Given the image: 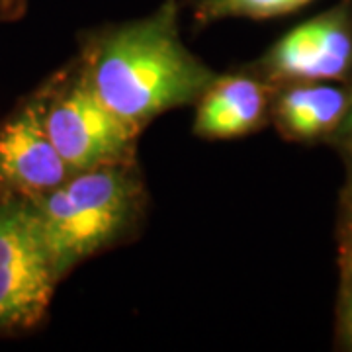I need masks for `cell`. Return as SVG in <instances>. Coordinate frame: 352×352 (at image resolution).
Returning <instances> with one entry per match:
<instances>
[{"instance_id": "cell-1", "label": "cell", "mask_w": 352, "mask_h": 352, "mask_svg": "<svg viewBox=\"0 0 352 352\" xmlns=\"http://www.w3.org/2000/svg\"><path fill=\"white\" fill-rule=\"evenodd\" d=\"M178 14V0H164L149 16L90 34L82 45L78 67L90 87L139 133L161 113L196 104L217 76L184 45Z\"/></svg>"}, {"instance_id": "cell-2", "label": "cell", "mask_w": 352, "mask_h": 352, "mask_svg": "<svg viewBox=\"0 0 352 352\" xmlns=\"http://www.w3.org/2000/svg\"><path fill=\"white\" fill-rule=\"evenodd\" d=\"M34 201L59 280L76 264L129 235L143 217L147 194L135 163L73 173Z\"/></svg>"}, {"instance_id": "cell-3", "label": "cell", "mask_w": 352, "mask_h": 352, "mask_svg": "<svg viewBox=\"0 0 352 352\" xmlns=\"http://www.w3.org/2000/svg\"><path fill=\"white\" fill-rule=\"evenodd\" d=\"M43 124L71 173L135 163L139 131L98 98L76 67L38 92Z\"/></svg>"}, {"instance_id": "cell-4", "label": "cell", "mask_w": 352, "mask_h": 352, "mask_svg": "<svg viewBox=\"0 0 352 352\" xmlns=\"http://www.w3.org/2000/svg\"><path fill=\"white\" fill-rule=\"evenodd\" d=\"M59 282L34 201L0 196V335L38 327Z\"/></svg>"}, {"instance_id": "cell-5", "label": "cell", "mask_w": 352, "mask_h": 352, "mask_svg": "<svg viewBox=\"0 0 352 352\" xmlns=\"http://www.w3.org/2000/svg\"><path fill=\"white\" fill-rule=\"evenodd\" d=\"M254 71L270 85L344 80L352 75V0L305 20L266 51Z\"/></svg>"}, {"instance_id": "cell-6", "label": "cell", "mask_w": 352, "mask_h": 352, "mask_svg": "<svg viewBox=\"0 0 352 352\" xmlns=\"http://www.w3.org/2000/svg\"><path fill=\"white\" fill-rule=\"evenodd\" d=\"M71 175L45 129L36 92L0 124V196L38 200Z\"/></svg>"}, {"instance_id": "cell-7", "label": "cell", "mask_w": 352, "mask_h": 352, "mask_svg": "<svg viewBox=\"0 0 352 352\" xmlns=\"http://www.w3.org/2000/svg\"><path fill=\"white\" fill-rule=\"evenodd\" d=\"M276 87L254 73L217 75L196 102L194 133L201 139H233L264 127Z\"/></svg>"}, {"instance_id": "cell-8", "label": "cell", "mask_w": 352, "mask_h": 352, "mask_svg": "<svg viewBox=\"0 0 352 352\" xmlns=\"http://www.w3.org/2000/svg\"><path fill=\"white\" fill-rule=\"evenodd\" d=\"M349 108V87L329 80L289 82L276 88L270 116L280 133L292 141L331 139Z\"/></svg>"}, {"instance_id": "cell-9", "label": "cell", "mask_w": 352, "mask_h": 352, "mask_svg": "<svg viewBox=\"0 0 352 352\" xmlns=\"http://www.w3.org/2000/svg\"><path fill=\"white\" fill-rule=\"evenodd\" d=\"M309 2L311 0H196L192 6V18L201 25L227 18L268 20L296 12Z\"/></svg>"}, {"instance_id": "cell-10", "label": "cell", "mask_w": 352, "mask_h": 352, "mask_svg": "<svg viewBox=\"0 0 352 352\" xmlns=\"http://www.w3.org/2000/svg\"><path fill=\"white\" fill-rule=\"evenodd\" d=\"M337 335L342 349L352 351V270H340Z\"/></svg>"}, {"instance_id": "cell-11", "label": "cell", "mask_w": 352, "mask_h": 352, "mask_svg": "<svg viewBox=\"0 0 352 352\" xmlns=\"http://www.w3.org/2000/svg\"><path fill=\"white\" fill-rule=\"evenodd\" d=\"M339 263L340 270H352V217L340 219Z\"/></svg>"}, {"instance_id": "cell-12", "label": "cell", "mask_w": 352, "mask_h": 352, "mask_svg": "<svg viewBox=\"0 0 352 352\" xmlns=\"http://www.w3.org/2000/svg\"><path fill=\"white\" fill-rule=\"evenodd\" d=\"M340 145L346 155V182L340 194V201H342V219H349L352 217V138Z\"/></svg>"}, {"instance_id": "cell-13", "label": "cell", "mask_w": 352, "mask_h": 352, "mask_svg": "<svg viewBox=\"0 0 352 352\" xmlns=\"http://www.w3.org/2000/svg\"><path fill=\"white\" fill-rule=\"evenodd\" d=\"M352 138V85L349 87V108L344 113V120L340 122L339 129L335 131V135L329 139V141H335V143H344L346 139Z\"/></svg>"}, {"instance_id": "cell-14", "label": "cell", "mask_w": 352, "mask_h": 352, "mask_svg": "<svg viewBox=\"0 0 352 352\" xmlns=\"http://www.w3.org/2000/svg\"><path fill=\"white\" fill-rule=\"evenodd\" d=\"M25 0H0V22H6L24 12Z\"/></svg>"}]
</instances>
